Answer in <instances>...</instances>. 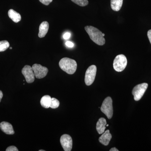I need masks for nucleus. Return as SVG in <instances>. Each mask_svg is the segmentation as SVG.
I'll return each instance as SVG.
<instances>
[{"label": "nucleus", "mask_w": 151, "mask_h": 151, "mask_svg": "<svg viewBox=\"0 0 151 151\" xmlns=\"http://www.w3.org/2000/svg\"><path fill=\"white\" fill-rule=\"evenodd\" d=\"M85 29L89 35L90 38L94 43L101 46L105 44V38L103 36V33L100 30L91 26L85 27Z\"/></svg>", "instance_id": "nucleus-1"}, {"label": "nucleus", "mask_w": 151, "mask_h": 151, "mask_svg": "<svg viewBox=\"0 0 151 151\" xmlns=\"http://www.w3.org/2000/svg\"><path fill=\"white\" fill-rule=\"evenodd\" d=\"M60 67L68 74H73L77 68V63L74 60L68 58H64L59 61Z\"/></svg>", "instance_id": "nucleus-2"}, {"label": "nucleus", "mask_w": 151, "mask_h": 151, "mask_svg": "<svg viewBox=\"0 0 151 151\" xmlns=\"http://www.w3.org/2000/svg\"><path fill=\"white\" fill-rule=\"evenodd\" d=\"M127 60L125 55L120 54L116 56L113 61V68L117 72H122L127 67Z\"/></svg>", "instance_id": "nucleus-3"}, {"label": "nucleus", "mask_w": 151, "mask_h": 151, "mask_svg": "<svg viewBox=\"0 0 151 151\" xmlns=\"http://www.w3.org/2000/svg\"><path fill=\"white\" fill-rule=\"evenodd\" d=\"M100 110L108 119H111L113 115V101L111 97H108L103 101Z\"/></svg>", "instance_id": "nucleus-4"}, {"label": "nucleus", "mask_w": 151, "mask_h": 151, "mask_svg": "<svg viewBox=\"0 0 151 151\" xmlns=\"http://www.w3.org/2000/svg\"><path fill=\"white\" fill-rule=\"evenodd\" d=\"M148 86L147 83H144L138 84L134 87L132 90V94L135 101H139L141 99L145 92Z\"/></svg>", "instance_id": "nucleus-5"}, {"label": "nucleus", "mask_w": 151, "mask_h": 151, "mask_svg": "<svg viewBox=\"0 0 151 151\" xmlns=\"http://www.w3.org/2000/svg\"><path fill=\"white\" fill-rule=\"evenodd\" d=\"M97 73L96 65H92L89 66L86 70L85 76V84L87 86H90L94 82Z\"/></svg>", "instance_id": "nucleus-6"}, {"label": "nucleus", "mask_w": 151, "mask_h": 151, "mask_svg": "<svg viewBox=\"0 0 151 151\" xmlns=\"http://www.w3.org/2000/svg\"><path fill=\"white\" fill-rule=\"evenodd\" d=\"M34 73L36 78L40 79L44 78L48 73L47 68L38 64H34L32 66Z\"/></svg>", "instance_id": "nucleus-7"}, {"label": "nucleus", "mask_w": 151, "mask_h": 151, "mask_svg": "<svg viewBox=\"0 0 151 151\" xmlns=\"http://www.w3.org/2000/svg\"><path fill=\"white\" fill-rule=\"evenodd\" d=\"M22 72L27 83H32L34 81L35 76L32 67L29 65H25L22 69Z\"/></svg>", "instance_id": "nucleus-8"}, {"label": "nucleus", "mask_w": 151, "mask_h": 151, "mask_svg": "<svg viewBox=\"0 0 151 151\" xmlns=\"http://www.w3.org/2000/svg\"><path fill=\"white\" fill-rule=\"evenodd\" d=\"M60 142L65 151H70L72 148L73 142L71 137L68 134H63L60 139Z\"/></svg>", "instance_id": "nucleus-9"}, {"label": "nucleus", "mask_w": 151, "mask_h": 151, "mask_svg": "<svg viewBox=\"0 0 151 151\" xmlns=\"http://www.w3.org/2000/svg\"><path fill=\"white\" fill-rule=\"evenodd\" d=\"M0 129L2 132L7 134L13 135L14 134V131L12 126L8 122H3L1 123Z\"/></svg>", "instance_id": "nucleus-10"}, {"label": "nucleus", "mask_w": 151, "mask_h": 151, "mask_svg": "<svg viewBox=\"0 0 151 151\" xmlns=\"http://www.w3.org/2000/svg\"><path fill=\"white\" fill-rule=\"evenodd\" d=\"M112 138V135L109 130H107L103 133L102 136L99 138V140L100 143L105 146L108 145Z\"/></svg>", "instance_id": "nucleus-11"}, {"label": "nucleus", "mask_w": 151, "mask_h": 151, "mask_svg": "<svg viewBox=\"0 0 151 151\" xmlns=\"http://www.w3.org/2000/svg\"><path fill=\"white\" fill-rule=\"evenodd\" d=\"M49 27V24L48 22L45 21L42 22L39 27L38 37L40 38H43L45 37L48 32Z\"/></svg>", "instance_id": "nucleus-12"}, {"label": "nucleus", "mask_w": 151, "mask_h": 151, "mask_svg": "<svg viewBox=\"0 0 151 151\" xmlns=\"http://www.w3.org/2000/svg\"><path fill=\"white\" fill-rule=\"evenodd\" d=\"M106 125H107V122L105 119L103 118H101L99 119L96 125V129L98 134H101L105 132Z\"/></svg>", "instance_id": "nucleus-13"}, {"label": "nucleus", "mask_w": 151, "mask_h": 151, "mask_svg": "<svg viewBox=\"0 0 151 151\" xmlns=\"http://www.w3.org/2000/svg\"><path fill=\"white\" fill-rule=\"evenodd\" d=\"M8 16L15 23L19 22L21 20V16L20 14L17 12L12 9H11L9 11Z\"/></svg>", "instance_id": "nucleus-14"}, {"label": "nucleus", "mask_w": 151, "mask_h": 151, "mask_svg": "<svg viewBox=\"0 0 151 151\" xmlns=\"http://www.w3.org/2000/svg\"><path fill=\"white\" fill-rule=\"evenodd\" d=\"M123 0H111V6L112 10L119 12L122 8Z\"/></svg>", "instance_id": "nucleus-15"}, {"label": "nucleus", "mask_w": 151, "mask_h": 151, "mask_svg": "<svg viewBox=\"0 0 151 151\" xmlns=\"http://www.w3.org/2000/svg\"><path fill=\"white\" fill-rule=\"evenodd\" d=\"M51 98L49 95H46L43 96L40 100L41 106L45 108H49L51 103Z\"/></svg>", "instance_id": "nucleus-16"}, {"label": "nucleus", "mask_w": 151, "mask_h": 151, "mask_svg": "<svg viewBox=\"0 0 151 151\" xmlns=\"http://www.w3.org/2000/svg\"><path fill=\"white\" fill-rule=\"evenodd\" d=\"M9 43L7 40L0 41V52H4L9 47Z\"/></svg>", "instance_id": "nucleus-17"}, {"label": "nucleus", "mask_w": 151, "mask_h": 151, "mask_svg": "<svg viewBox=\"0 0 151 151\" xmlns=\"http://www.w3.org/2000/svg\"><path fill=\"white\" fill-rule=\"evenodd\" d=\"M72 2L80 6H85L89 4L88 0H71Z\"/></svg>", "instance_id": "nucleus-18"}, {"label": "nucleus", "mask_w": 151, "mask_h": 151, "mask_svg": "<svg viewBox=\"0 0 151 151\" xmlns=\"http://www.w3.org/2000/svg\"><path fill=\"white\" fill-rule=\"evenodd\" d=\"M60 105V102L57 99L55 98H52L50 108L52 109H55L58 108Z\"/></svg>", "instance_id": "nucleus-19"}, {"label": "nucleus", "mask_w": 151, "mask_h": 151, "mask_svg": "<svg viewBox=\"0 0 151 151\" xmlns=\"http://www.w3.org/2000/svg\"><path fill=\"white\" fill-rule=\"evenodd\" d=\"M39 1L45 5L48 6L52 1V0H39Z\"/></svg>", "instance_id": "nucleus-20"}, {"label": "nucleus", "mask_w": 151, "mask_h": 151, "mask_svg": "<svg viewBox=\"0 0 151 151\" xmlns=\"http://www.w3.org/2000/svg\"><path fill=\"white\" fill-rule=\"evenodd\" d=\"M16 147L14 146H10L6 150V151H18Z\"/></svg>", "instance_id": "nucleus-21"}, {"label": "nucleus", "mask_w": 151, "mask_h": 151, "mask_svg": "<svg viewBox=\"0 0 151 151\" xmlns=\"http://www.w3.org/2000/svg\"><path fill=\"white\" fill-rule=\"evenodd\" d=\"M65 44V45H66V46H67L68 47L71 48V47H74V44H73V42H71L69 41L66 42Z\"/></svg>", "instance_id": "nucleus-22"}, {"label": "nucleus", "mask_w": 151, "mask_h": 151, "mask_svg": "<svg viewBox=\"0 0 151 151\" xmlns=\"http://www.w3.org/2000/svg\"><path fill=\"white\" fill-rule=\"evenodd\" d=\"M70 37V34L69 32H66L63 36V38L65 40H68Z\"/></svg>", "instance_id": "nucleus-23"}, {"label": "nucleus", "mask_w": 151, "mask_h": 151, "mask_svg": "<svg viewBox=\"0 0 151 151\" xmlns=\"http://www.w3.org/2000/svg\"><path fill=\"white\" fill-rule=\"evenodd\" d=\"M147 36L148 37L149 40L151 44V29L149 30L147 32Z\"/></svg>", "instance_id": "nucleus-24"}, {"label": "nucleus", "mask_w": 151, "mask_h": 151, "mask_svg": "<svg viewBox=\"0 0 151 151\" xmlns=\"http://www.w3.org/2000/svg\"><path fill=\"white\" fill-rule=\"evenodd\" d=\"M3 97V93L2 92L1 90H0V102H1V100L2 98Z\"/></svg>", "instance_id": "nucleus-25"}, {"label": "nucleus", "mask_w": 151, "mask_h": 151, "mask_svg": "<svg viewBox=\"0 0 151 151\" xmlns=\"http://www.w3.org/2000/svg\"><path fill=\"white\" fill-rule=\"evenodd\" d=\"M119 150L118 149H116V148L113 147L111 148V150H110V151H119Z\"/></svg>", "instance_id": "nucleus-26"}, {"label": "nucleus", "mask_w": 151, "mask_h": 151, "mask_svg": "<svg viewBox=\"0 0 151 151\" xmlns=\"http://www.w3.org/2000/svg\"><path fill=\"white\" fill-rule=\"evenodd\" d=\"M105 34L103 33V36L104 37V36H105Z\"/></svg>", "instance_id": "nucleus-27"}, {"label": "nucleus", "mask_w": 151, "mask_h": 151, "mask_svg": "<svg viewBox=\"0 0 151 151\" xmlns=\"http://www.w3.org/2000/svg\"><path fill=\"white\" fill-rule=\"evenodd\" d=\"M39 151H45L44 150H40Z\"/></svg>", "instance_id": "nucleus-28"}, {"label": "nucleus", "mask_w": 151, "mask_h": 151, "mask_svg": "<svg viewBox=\"0 0 151 151\" xmlns=\"http://www.w3.org/2000/svg\"><path fill=\"white\" fill-rule=\"evenodd\" d=\"M109 126V125L108 124H107V125H106V127H108Z\"/></svg>", "instance_id": "nucleus-29"}, {"label": "nucleus", "mask_w": 151, "mask_h": 151, "mask_svg": "<svg viewBox=\"0 0 151 151\" xmlns=\"http://www.w3.org/2000/svg\"><path fill=\"white\" fill-rule=\"evenodd\" d=\"M10 49L11 50V49H12V47H10Z\"/></svg>", "instance_id": "nucleus-30"}]
</instances>
